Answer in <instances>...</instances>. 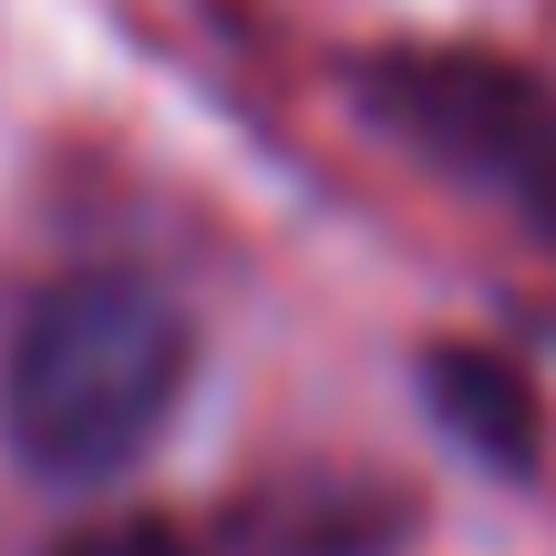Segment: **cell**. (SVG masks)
I'll return each mask as SVG.
<instances>
[{
    "mask_svg": "<svg viewBox=\"0 0 556 556\" xmlns=\"http://www.w3.org/2000/svg\"><path fill=\"white\" fill-rule=\"evenodd\" d=\"M186 392V309L135 268H73L11 319L0 433L41 484H114Z\"/></svg>",
    "mask_w": 556,
    "mask_h": 556,
    "instance_id": "obj_1",
    "label": "cell"
},
{
    "mask_svg": "<svg viewBox=\"0 0 556 556\" xmlns=\"http://www.w3.org/2000/svg\"><path fill=\"white\" fill-rule=\"evenodd\" d=\"M371 103L422 144L433 165L475 176L526 227L556 238V93L495 73V62H381Z\"/></svg>",
    "mask_w": 556,
    "mask_h": 556,
    "instance_id": "obj_2",
    "label": "cell"
},
{
    "mask_svg": "<svg viewBox=\"0 0 556 556\" xmlns=\"http://www.w3.org/2000/svg\"><path fill=\"white\" fill-rule=\"evenodd\" d=\"M433 402L454 413V433L475 443V454H495V464H526V454H536V392H526L505 361L443 351L433 361Z\"/></svg>",
    "mask_w": 556,
    "mask_h": 556,
    "instance_id": "obj_3",
    "label": "cell"
},
{
    "mask_svg": "<svg viewBox=\"0 0 556 556\" xmlns=\"http://www.w3.org/2000/svg\"><path fill=\"white\" fill-rule=\"evenodd\" d=\"M52 556H197L176 536V526H83V536H62Z\"/></svg>",
    "mask_w": 556,
    "mask_h": 556,
    "instance_id": "obj_4",
    "label": "cell"
}]
</instances>
